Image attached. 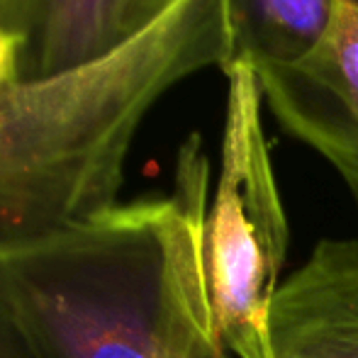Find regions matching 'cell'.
I'll return each instance as SVG.
<instances>
[{
  "instance_id": "4",
  "label": "cell",
  "mask_w": 358,
  "mask_h": 358,
  "mask_svg": "<svg viewBox=\"0 0 358 358\" xmlns=\"http://www.w3.org/2000/svg\"><path fill=\"white\" fill-rule=\"evenodd\" d=\"M254 71L273 117L329 161L358 205V3L346 0L327 39L305 59Z\"/></svg>"
},
{
  "instance_id": "9",
  "label": "cell",
  "mask_w": 358,
  "mask_h": 358,
  "mask_svg": "<svg viewBox=\"0 0 358 358\" xmlns=\"http://www.w3.org/2000/svg\"><path fill=\"white\" fill-rule=\"evenodd\" d=\"M20 52H22V34L0 27V85L17 76Z\"/></svg>"
},
{
  "instance_id": "1",
  "label": "cell",
  "mask_w": 358,
  "mask_h": 358,
  "mask_svg": "<svg viewBox=\"0 0 358 358\" xmlns=\"http://www.w3.org/2000/svg\"><path fill=\"white\" fill-rule=\"evenodd\" d=\"M208 190L190 134L171 195L0 244V300L29 358H231L205 264Z\"/></svg>"
},
{
  "instance_id": "12",
  "label": "cell",
  "mask_w": 358,
  "mask_h": 358,
  "mask_svg": "<svg viewBox=\"0 0 358 358\" xmlns=\"http://www.w3.org/2000/svg\"><path fill=\"white\" fill-rule=\"evenodd\" d=\"M354 3H358V0H354Z\"/></svg>"
},
{
  "instance_id": "2",
  "label": "cell",
  "mask_w": 358,
  "mask_h": 358,
  "mask_svg": "<svg viewBox=\"0 0 358 358\" xmlns=\"http://www.w3.org/2000/svg\"><path fill=\"white\" fill-rule=\"evenodd\" d=\"M229 59L227 0H180L103 57L0 85V244L117 205L156 100L200 69L224 73Z\"/></svg>"
},
{
  "instance_id": "11",
  "label": "cell",
  "mask_w": 358,
  "mask_h": 358,
  "mask_svg": "<svg viewBox=\"0 0 358 358\" xmlns=\"http://www.w3.org/2000/svg\"><path fill=\"white\" fill-rule=\"evenodd\" d=\"M0 358H29L22 339H20L8 312H5L3 300H0Z\"/></svg>"
},
{
  "instance_id": "3",
  "label": "cell",
  "mask_w": 358,
  "mask_h": 358,
  "mask_svg": "<svg viewBox=\"0 0 358 358\" xmlns=\"http://www.w3.org/2000/svg\"><path fill=\"white\" fill-rule=\"evenodd\" d=\"M227 76L220 180L205 222V264L217 331L234 358H273L271 310L287 254V220L261 122V85L249 64Z\"/></svg>"
},
{
  "instance_id": "6",
  "label": "cell",
  "mask_w": 358,
  "mask_h": 358,
  "mask_svg": "<svg viewBox=\"0 0 358 358\" xmlns=\"http://www.w3.org/2000/svg\"><path fill=\"white\" fill-rule=\"evenodd\" d=\"M271 322L327 358H358V241L322 239L283 280Z\"/></svg>"
},
{
  "instance_id": "10",
  "label": "cell",
  "mask_w": 358,
  "mask_h": 358,
  "mask_svg": "<svg viewBox=\"0 0 358 358\" xmlns=\"http://www.w3.org/2000/svg\"><path fill=\"white\" fill-rule=\"evenodd\" d=\"M32 5L34 0H0V27L13 29V32L24 37V27H27Z\"/></svg>"
},
{
  "instance_id": "8",
  "label": "cell",
  "mask_w": 358,
  "mask_h": 358,
  "mask_svg": "<svg viewBox=\"0 0 358 358\" xmlns=\"http://www.w3.org/2000/svg\"><path fill=\"white\" fill-rule=\"evenodd\" d=\"M271 349H273V358H327L297 331L273 322H271Z\"/></svg>"
},
{
  "instance_id": "7",
  "label": "cell",
  "mask_w": 358,
  "mask_h": 358,
  "mask_svg": "<svg viewBox=\"0 0 358 358\" xmlns=\"http://www.w3.org/2000/svg\"><path fill=\"white\" fill-rule=\"evenodd\" d=\"M344 5L346 0H227L229 66L261 69L300 62L324 42Z\"/></svg>"
},
{
  "instance_id": "5",
  "label": "cell",
  "mask_w": 358,
  "mask_h": 358,
  "mask_svg": "<svg viewBox=\"0 0 358 358\" xmlns=\"http://www.w3.org/2000/svg\"><path fill=\"white\" fill-rule=\"evenodd\" d=\"M180 0H34L17 78H42L117 49L164 20Z\"/></svg>"
}]
</instances>
